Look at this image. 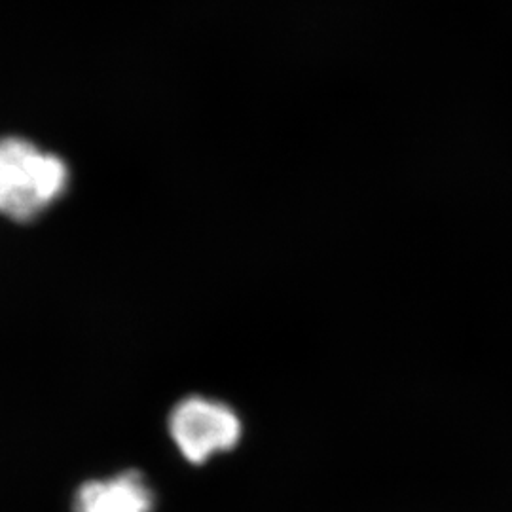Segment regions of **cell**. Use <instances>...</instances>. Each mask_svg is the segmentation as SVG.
<instances>
[{
	"label": "cell",
	"mask_w": 512,
	"mask_h": 512,
	"mask_svg": "<svg viewBox=\"0 0 512 512\" xmlns=\"http://www.w3.org/2000/svg\"><path fill=\"white\" fill-rule=\"evenodd\" d=\"M169 435L188 463L203 465L238 446L241 421L238 414L224 403L190 397L171 412Z\"/></svg>",
	"instance_id": "2"
},
{
	"label": "cell",
	"mask_w": 512,
	"mask_h": 512,
	"mask_svg": "<svg viewBox=\"0 0 512 512\" xmlns=\"http://www.w3.org/2000/svg\"><path fill=\"white\" fill-rule=\"evenodd\" d=\"M73 512H154L156 492L135 469L86 480L73 495Z\"/></svg>",
	"instance_id": "3"
},
{
	"label": "cell",
	"mask_w": 512,
	"mask_h": 512,
	"mask_svg": "<svg viewBox=\"0 0 512 512\" xmlns=\"http://www.w3.org/2000/svg\"><path fill=\"white\" fill-rule=\"evenodd\" d=\"M69 186V167L52 152L21 137L0 139V215L37 219Z\"/></svg>",
	"instance_id": "1"
}]
</instances>
